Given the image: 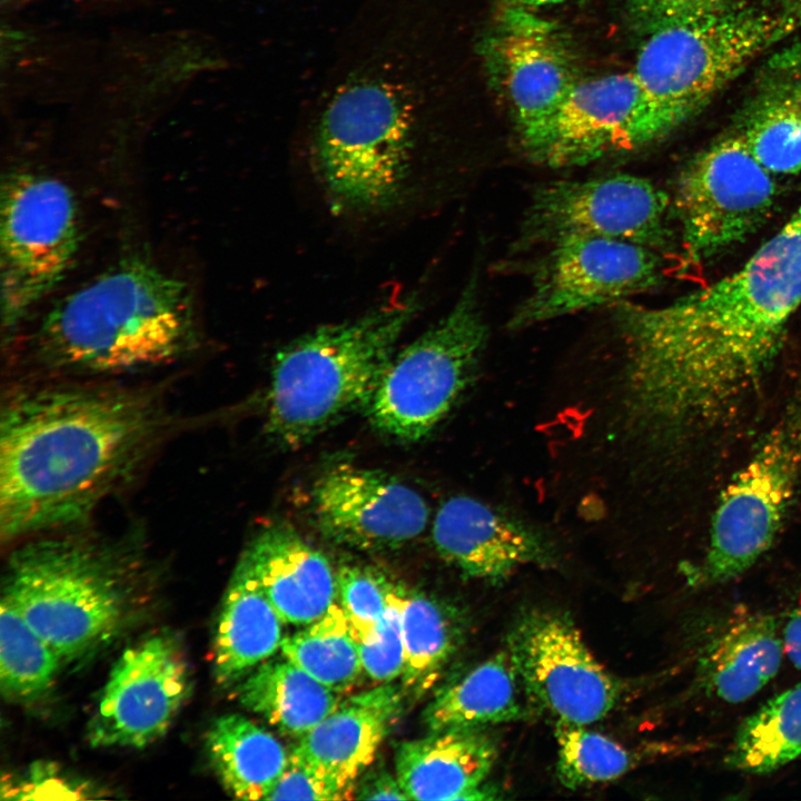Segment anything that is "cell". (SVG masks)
Wrapping results in <instances>:
<instances>
[{
	"instance_id": "obj_37",
	"label": "cell",
	"mask_w": 801,
	"mask_h": 801,
	"mask_svg": "<svg viewBox=\"0 0 801 801\" xmlns=\"http://www.w3.org/2000/svg\"><path fill=\"white\" fill-rule=\"evenodd\" d=\"M354 792L345 789L291 754L267 800H346Z\"/></svg>"
},
{
	"instance_id": "obj_4",
	"label": "cell",
	"mask_w": 801,
	"mask_h": 801,
	"mask_svg": "<svg viewBox=\"0 0 801 801\" xmlns=\"http://www.w3.org/2000/svg\"><path fill=\"white\" fill-rule=\"evenodd\" d=\"M418 305L416 295L382 304L357 318L320 326L280 349L267 396L269 436L296 448L367 406Z\"/></svg>"
},
{
	"instance_id": "obj_39",
	"label": "cell",
	"mask_w": 801,
	"mask_h": 801,
	"mask_svg": "<svg viewBox=\"0 0 801 801\" xmlns=\"http://www.w3.org/2000/svg\"><path fill=\"white\" fill-rule=\"evenodd\" d=\"M354 799L409 800L396 774L393 777L385 769L364 772L359 782L356 781Z\"/></svg>"
},
{
	"instance_id": "obj_8",
	"label": "cell",
	"mask_w": 801,
	"mask_h": 801,
	"mask_svg": "<svg viewBox=\"0 0 801 801\" xmlns=\"http://www.w3.org/2000/svg\"><path fill=\"white\" fill-rule=\"evenodd\" d=\"M487 338L473 276L443 318L394 354L366 406L372 425L405 442L429 435L472 383Z\"/></svg>"
},
{
	"instance_id": "obj_21",
	"label": "cell",
	"mask_w": 801,
	"mask_h": 801,
	"mask_svg": "<svg viewBox=\"0 0 801 801\" xmlns=\"http://www.w3.org/2000/svg\"><path fill=\"white\" fill-rule=\"evenodd\" d=\"M497 756V743L484 729L431 731L396 745L395 774L409 800L496 799L483 783Z\"/></svg>"
},
{
	"instance_id": "obj_3",
	"label": "cell",
	"mask_w": 801,
	"mask_h": 801,
	"mask_svg": "<svg viewBox=\"0 0 801 801\" xmlns=\"http://www.w3.org/2000/svg\"><path fill=\"white\" fill-rule=\"evenodd\" d=\"M186 283L140 259H129L66 296L36 334L52 367L119 373L170 363L196 342Z\"/></svg>"
},
{
	"instance_id": "obj_25",
	"label": "cell",
	"mask_w": 801,
	"mask_h": 801,
	"mask_svg": "<svg viewBox=\"0 0 801 801\" xmlns=\"http://www.w3.org/2000/svg\"><path fill=\"white\" fill-rule=\"evenodd\" d=\"M279 614L264 593L246 560L240 556L219 611L212 668L218 684H237L270 659L283 641Z\"/></svg>"
},
{
	"instance_id": "obj_42",
	"label": "cell",
	"mask_w": 801,
	"mask_h": 801,
	"mask_svg": "<svg viewBox=\"0 0 801 801\" xmlns=\"http://www.w3.org/2000/svg\"><path fill=\"white\" fill-rule=\"evenodd\" d=\"M511 6H518L524 8H536L551 4H557L567 0H506Z\"/></svg>"
},
{
	"instance_id": "obj_36",
	"label": "cell",
	"mask_w": 801,
	"mask_h": 801,
	"mask_svg": "<svg viewBox=\"0 0 801 801\" xmlns=\"http://www.w3.org/2000/svg\"><path fill=\"white\" fill-rule=\"evenodd\" d=\"M734 0H627L634 30L649 36L663 28L721 11Z\"/></svg>"
},
{
	"instance_id": "obj_40",
	"label": "cell",
	"mask_w": 801,
	"mask_h": 801,
	"mask_svg": "<svg viewBox=\"0 0 801 801\" xmlns=\"http://www.w3.org/2000/svg\"><path fill=\"white\" fill-rule=\"evenodd\" d=\"M783 645L791 662L801 670V592L787 621Z\"/></svg>"
},
{
	"instance_id": "obj_33",
	"label": "cell",
	"mask_w": 801,
	"mask_h": 801,
	"mask_svg": "<svg viewBox=\"0 0 801 801\" xmlns=\"http://www.w3.org/2000/svg\"><path fill=\"white\" fill-rule=\"evenodd\" d=\"M556 773L567 789L609 782L626 774L642 762L643 753L589 731L585 725L556 721Z\"/></svg>"
},
{
	"instance_id": "obj_41",
	"label": "cell",
	"mask_w": 801,
	"mask_h": 801,
	"mask_svg": "<svg viewBox=\"0 0 801 801\" xmlns=\"http://www.w3.org/2000/svg\"><path fill=\"white\" fill-rule=\"evenodd\" d=\"M777 7L801 22V0H777Z\"/></svg>"
},
{
	"instance_id": "obj_2",
	"label": "cell",
	"mask_w": 801,
	"mask_h": 801,
	"mask_svg": "<svg viewBox=\"0 0 801 801\" xmlns=\"http://www.w3.org/2000/svg\"><path fill=\"white\" fill-rule=\"evenodd\" d=\"M150 396L116 388L44 387L11 396L0 423L2 540L87 518L158 436Z\"/></svg>"
},
{
	"instance_id": "obj_19",
	"label": "cell",
	"mask_w": 801,
	"mask_h": 801,
	"mask_svg": "<svg viewBox=\"0 0 801 801\" xmlns=\"http://www.w3.org/2000/svg\"><path fill=\"white\" fill-rule=\"evenodd\" d=\"M437 553L465 576L500 583L526 565L555 563L552 545L521 521L469 496H453L432 524Z\"/></svg>"
},
{
	"instance_id": "obj_6",
	"label": "cell",
	"mask_w": 801,
	"mask_h": 801,
	"mask_svg": "<svg viewBox=\"0 0 801 801\" xmlns=\"http://www.w3.org/2000/svg\"><path fill=\"white\" fill-rule=\"evenodd\" d=\"M314 165L332 209L378 214L408 189L413 116L389 82L360 79L336 92L314 140Z\"/></svg>"
},
{
	"instance_id": "obj_38",
	"label": "cell",
	"mask_w": 801,
	"mask_h": 801,
	"mask_svg": "<svg viewBox=\"0 0 801 801\" xmlns=\"http://www.w3.org/2000/svg\"><path fill=\"white\" fill-rule=\"evenodd\" d=\"M2 785H7V789L2 788V793L9 799L56 798L55 793L63 797V792L69 797H75L72 795L75 793L80 797L79 792H83L77 783L62 777L53 765L49 764H36L19 780L3 782Z\"/></svg>"
},
{
	"instance_id": "obj_32",
	"label": "cell",
	"mask_w": 801,
	"mask_h": 801,
	"mask_svg": "<svg viewBox=\"0 0 801 801\" xmlns=\"http://www.w3.org/2000/svg\"><path fill=\"white\" fill-rule=\"evenodd\" d=\"M62 663L51 645L2 596L0 610V689L13 702H32L52 686Z\"/></svg>"
},
{
	"instance_id": "obj_12",
	"label": "cell",
	"mask_w": 801,
	"mask_h": 801,
	"mask_svg": "<svg viewBox=\"0 0 801 801\" xmlns=\"http://www.w3.org/2000/svg\"><path fill=\"white\" fill-rule=\"evenodd\" d=\"M506 651L534 708L555 722L586 726L620 701L621 683L563 612L537 607L521 613L508 631Z\"/></svg>"
},
{
	"instance_id": "obj_10",
	"label": "cell",
	"mask_w": 801,
	"mask_h": 801,
	"mask_svg": "<svg viewBox=\"0 0 801 801\" xmlns=\"http://www.w3.org/2000/svg\"><path fill=\"white\" fill-rule=\"evenodd\" d=\"M0 224L2 323L11 329L66 275L80 231L68 186L24 171L2 185Z\"/></svg>"
},
{
	"instance_id": "obj_29",
	"label": "cell",
	"mask_w": 801,
	"mask_h": 801,
	"mask_svg": "<svg viewBox=\"0 0 801 801\" xmlns=\"http://www.w3.org/2000/svg\"><path fill=\"white\" fill-rule=\"evenodd\" d=\"M402 623L405 644L404 694L421 698L441 679L461 646L463 615L444 602L402 586Z\"/></svg>"
},
{
	"instance_id": "obj_31",
	"label": "cell",
	"mask_w": 801,
	"mask_h": 801,
	"mask_svg": "<svg viewBox=\"0 0 801 801\" xmlns=\"http://www.w3.org/2000/svg\"><path fill=\"white\" fill-rule=\"evenodd\" d=\"M281 655L325 686L346 692L362 676L358 636L336 603L317 621L283 639Z\"/></svg>"
},
{
	"instance_id": "obj_5",
	"label": "cell",
	"mask_w": 801,
	"mask_h": 801,
	"mask_svg": "<svg viewBox=\"0 0 801 801\" xmlns=\"http://www.w3.org/2000/svg\"><path fill=\"white\" fill-rule=\"evenodd\" d=\"M130 570L125 555L106 544L43 538L10 556L2 596L70 663L97 652L123 626L134 604Z\"/></svg>"
},
{
	"instance_id": "obj_23",
	"label": "cell",
	"mask_w": 801,
	"mask_h": 801,
	"mask_svg": "<svg viewBox=\"0 0 801 801\" xmlns=\"http://www.w3.org/2000/svg\"><path fill=\"white\" fill-rule=\"evenodd\" d=\"M241 556L284 623L306 626L336 603L330 562L287 525L261 530Z\"/></svg>"
},
{
	"instance_id": "obj_15",
	"label": "cell",
	"mask_w": 801,
	"mask_h": 801,
	"mask_svg": "<svg viewBox=\"0 0 801 801\" xmlns=\"http://www.w3.org/2000/svg\"><path fill=\"white\" fill-rule=\"evenodd\" d=\"M669 204L662 189L633 175L550 182L533 196L521 241L552 244L572 235H587L632 241L657 251L670 238Z\"/></svg>"
},
{
	"instance_id": "obj_26",
	"label": "cell",
	"mask_w": 801,
	"mask_h": 801,
	"mask_svg": "<svg viewBox=\"0 0 801 801\" xmlns=\"http://www.w3.org/2000/svg\"><path fill=\"white\" fill-rule=\"evenodd\" d=\"M533 712L507 651H502L441 688L424 710L423 721L431 731L485 729L525 721Z\"/></svg>"
},
{
	"instance_id": "obj_1",
	"label": "cell",
	"mask_w": 801,
	"mask_h": 801,
	"mask_svg": "<svg viewBox=\"0 0 801 801\" xmlns=\"http://www.w3.org/2000/svg\"><path fill=\"white\" fill-rule=\"evenodd\" d=\"M801 306V204L734 273L660 306L616 305L632 408L664 441L731 418L753 395Z\"/></svg>"
},
{
	"instance_id": "obj_20",
	"label": "cell",
	"mask_w": 801,
	"mask_h": 801,
	"mask_svg": "<svg viewBox=\"0 0 801 801\" xmlns=\"http://www.w3.org/2000/svg\"><path fill=\"white\" fill-rule=\"evenodd\" d=\"M403 694L402 688L382 683L340 701L300 736L290 754L354 792L398 716Z\"/></svg>"
},
{
	"instance_id": "obj_11",
	"label": "cell",
	"mask_w": 801,
	"mask_h": 801,
	"mask_svg": "<svg viewBox=\"0 0 801 801\" xmlns=\"http://www.w3.org/2000/svg\"><path fill=\"white\" fill-rule=\"evenodd\" d=\"M774 177L732 130L693 156L674 197L686 259L705 263L758 231L774 207Z\"/></svg>"
},
{
	"instance_id": "obj_14",
	"label": "cell",
	"mask_w": 801,
	"mask_h": 801,
	"mask_svg": "<svg viewBox=\"0 0 801 801\" xmlns=\"http://www.w3.org/2000/svg\"><path fill=\"white\" fill-rule=\"evenodd\" d=\"M671 132L630 71L580 80L524 149L544 166H582L642 148Z\"/></svg>"
},
{
	"instance_id": "obj_7",
	"label": "cell",
	"mask_w": 801,
	"mask_h": 801,
	"mask_svg": "<svg viewBox=\"0 0 801 801\" xmlns=\"http://www.w3.org/2000/svg\"><path fill=\"white\" fill-rule=\"evenodd\" d=\"M801 22L774 8L733 1L645 37L633 73L671 131L692 119L761 52Z\"/></svg>"
},
{
	"instance_id": "obj_22",
	"label": "cell",
	"mask_w": 801,
	"mask_h": 801,
	"mask_svg": "<svg viewBox=\"0 0 801 801\" xmlns=\"http://www.w3.org/2000/svg\"><path fill=\"white\" fill-rule=\"evenodd\" d=\"M732 131L774 176L801 172V42L760 67Z\"/></svg>"
},
{
	"instance_id": "obj_24",
	"label": "cell",
	"mask_w": 801,
	"mask_h": 801,
	"mask_svg": "<svg viewBox=\"0 0 801 801\" xmlns=\"http://www.w3.org/2000/svg\"><path fill=\"white\" fill-rule=\"evenodd\" d=\"M783 653V640L772 615L743 614L708 644L699 659L698 681L705 694L741 703L775 676Z\"/></svg>"
},
{
	"instance_id": "obj_16",
	"label": "cell",
	"mask_w": 801,
	"mask_h": 801,
	"mask_svg": "<svg viewBox=\"0 0 801 801\" xmlns=\"http://www.w3.org/2000/svg\"><path fill=\"white\" fill-rule=\"evenodd\" d=\"M190 688L187 661L178 637L159 631L119 656L100 693L88 726L98 748H144L161 738Z\"/></svg>"
},
{
	"instance_id": "obj_30",
	"label": "cell",
	"mask_w": 801,
	"mask_h": 801,
	"mask_svg": "<svg viewBox=\"0 0 801 801\" xmlns=\"http://www.w3.org/2000/svg\"><path fill=\"white\" fill-rule=\"evenodd\" d=\"M801 754V684L770 699L739 726L725 764L735 771L767 774Z\"/></svg>"
},
{
	"instance_id": "obj_13",
	"label": "cell",
	"mask_w": 801,
	"mask_h": 801,
	"mask_svg": "<svg viewBox=\"0 0 801 801\" xmlns=\"http://www.w3.org/2000/svg\"><path fill=\"white\" fill-rule=\"evenodd\" d=\"M550 245L528 296L510 320L511 328L617 305L661 281L656 250L636 243L572 235Z\"/></svg>"
},
{
	"instance_id": "obj_18",
	"label": "cell",
	"mask_w": 801,
	"mask_h": 801,
	"mask_svg": "<svg viewBox=\"0 0 801 801\" xmlns=\"http://www.w3.org/2000/svg\"><path fill=\"white\" fill-rule=\"evenodd\" d=\"M310 507L326 537L373 552L407 545L429 520V507L414 488L385 472L346 463L316 479Z\"/></svg>"
},
{
	"instance_id": "obj_27",
	"label": "cell",
	"mask_w": 801,
	"mask_h": 801,
	"mask_svg": "<svg viewBox=\"0 0 801 801\" xmlns=\"http://www.w3.org/2000/svg\"><path fill=\"white\" fill-rule=\"evenodd\" d=\"M337 694L285 656L266 660L236 686L244 708L295 736L326 718L340 702Z\"/></svg>"
},
{
	"instance_id": "obj_28",
	"label": "cell",
	"mask_w": 801,
	"mask_h": 801,
	"mask_svg": "<svg viewBox=\"0 0 801 801\" xmlns=\"http://www.w3.org/2000/svg\"><path fill=\"white\" fill-rule=\"evenodd\" d=\"M206 750L225 790L241 800H267L289 759L270 732L239 714L212 722Z\"/></svg>"
},
{
	"instance_id": "obj_35",
	"label": "cell",
	"mask_w": 801,
	"mask_h": 801,
	"mask_svg": "<svg viewBox=\"0 0 801 801\" xmlns=\"http://www.w3.org/2000/svg\"><path fill=\"white\" fill-rule=\"evenodd\" d=\"M364 673L378 683L402 678L405 669V644L402 623V586L396 585L376 627L358 640Z\"/></svg>"
},
{
	"instance_id": "obj_9",
	"label": "cell",
	"mask_w": 801,
	"mask_h": 801,
	"mask_svg": "<svg viewBox=\"0 0 801 801\" xmlns=\"http://www.w3.org/2000/svg\"><path fill=\"white\" fill-rule=\"evenodd\" d=\"M801 483V380L713 512L700 578L729 582L752 567L779 535Z\"/></svg>"
},
{
	"instance_id": "obj_17",
	"label": "cell",
	"mask_w": 801,
	"mask_h": 801,
	"mask_svg": "<svg viewBox=\"0 0 801 801\" xmlns=\"http://www.w3.org/2000/svg\"><path fill=\"white\" fill-rule=\"evenodd\" d=\"M483 56L525 147L580 81L570 46L551 21L511 6L483 42Z\"/></svg>"
},
{
	"instance_id": "obj_34",
	"label": "cell",
	"mask_w": 801,
	"mask_h": 801,
	"mask_svg": "<svg viewBox=\"0 0 801 801\" xmlns=\"http://www.w3.org/2000/svg\"><path fill=\"white\" fill-rule=\"evenodd\" d=\"M339 604L358 640L382 619L395 584L370 566L344 564L336 571Z\"/></svg>"
}]
</instances>
